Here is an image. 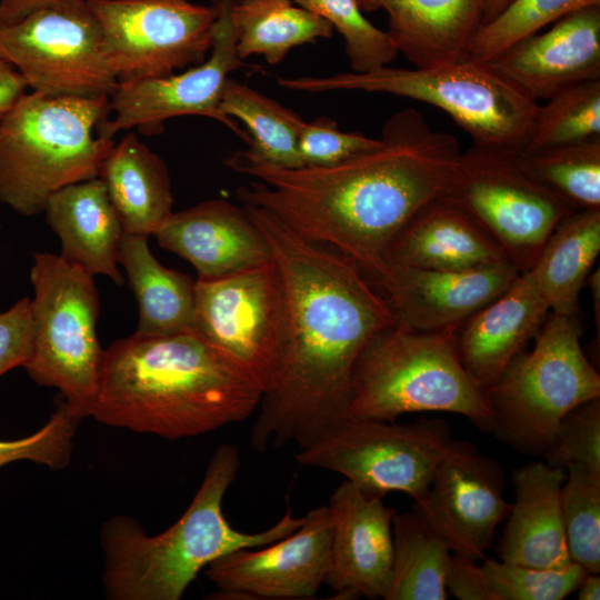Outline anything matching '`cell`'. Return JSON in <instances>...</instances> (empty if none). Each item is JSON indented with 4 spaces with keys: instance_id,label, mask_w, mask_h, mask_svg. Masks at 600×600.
<instances>
[{
    "instance_id": "1",
    "label": "cell",
    "mask_w": 600,
    "mask_h": 600,
    "mask_svg": "<svg viewBox=\"0 0 600 600\" xmlns=\"http://www.w3.org/2000/svg\"><path fill=\"white\" fill-rule=\"evenodd\" d=\"M380 139L377 148L330 166L281 168L244 151L226 163L257 179L236 190L242 204L350 257L377 280L400 230L448 192L462 153L454 136L432 129L414 108L393 113Z\"/></svg>"
},
{
    "instance_id": "2",
    "label": "cell",
    "mask_w": 600,
    "mask_h": 600,
    "mask_svg": "<svg viewBox=\"0 0 600 600\" xmlns=\"http://www.w3.org/2000/svg\"><path fill=\"white\" fill-rule=\"evenodd\" d=\"M243 207L270 247L289 311L282 370L261 397L251 444L268 451L294 443L301 450L351 418L354 364L368 342L398 321L353 259Z\"/></svg>"
},
{
    "instance_id": "3",
    "label": "cell",
    "mask_w": 600,
    "mask_h": 600,
    "mask_svg": "<svg viewBox=\"0 0 600 600\" xmlns=\"http://www.w3.org/2000/svg\"><path fill=\"white\" fill-rule=\"evenodd\" d=\"M261 397L262 391L193 329L132 333L104 349L90 417L177 440L246 420Z\"/></svg>"
},
{
    "instance_id": "4",
    "label": "cell",
    "mask_w": 600,
    "mask_h": 600,
    "mask_svg": "<svg viewBox=\"0 0 600 600\" xmlns=\"http://www.w3.org/2000/svg\"><path fill=\"white\" fill-rule=\"evenodd\" d=\"M240 467L232 444L212 454L202 482L182 516L166 531L147 534L129 516L109 519L101 530L102 583L111 600H179L213 560L242 548H260L294 532L303 517L288 508L264 531L246 533L226 519L222 501Z\"/></svg>"
},
{
    "instance_id": "5",
    "label": "cell",
    "mask_w": 600,
    "mask_h": 600,
    "mask_svg": "<svg viewBox=\"0 0 600 600\" xmlns=\"http://www.w3.org/2000/svg\"><path fill=\"white\" fill-rule=\"evenodd\" d=\"M108 97L24 93L0 117V201L24 216L59 189L99 176L113 146L97 133Z\"/></svg>"
},
{
    "instance_id": "6",
    "label": "cell",
    "mask_w": 600,
    "mask_h": 600,
    "mask_svg": "<svg viewBox=\"0 0 600 600\" xmlns=\"http://www.w3.org/2000/svg\"><path fill=\"white\" fill-rule=\"evenodd\" d=\"M457 331H418L397 322L378 332L353 368L351 417L393 422L406 413L440 411L491 432L489 401L461 363Z\"/></svg>"
},
{
    "instance_id": "7",
    "label": "cell",
    "mask_w": 600,
    "mask_h": 600,
    "mask_svg": "<svg viewBox=\"0 0 600 600\" xmlns=\"http://www.w3.org/2000/svg\"><path fill=\"white\" fill-rule=\"evenodd\" d=\"M283 89L323 93L361 91L403 97L447 112L472 139V144L521 152L539 103L488 61L466 57L431 68L390 64L367 72L278 77Z\"/></svg>"
},
{
    "instance_id": "8",
    "label": "cell",
    "mask_w": 600,
    "mask_h": 600,
    "mask_svg": "<svg viewBox=\"0 0 600 600\" xmlns=\"http://www.w3.org/2000/svg\"><path fill=\"white\" fill-rule=\"evenodd\" d=\"M580 318L551 312L532 351L519 353L486 390L497 439L522 454L546 458L561 419L600 397V376L581 347Z\"/></svg>"
},
{
    "instance_id": "9",
    "label": "cell",
    "mask_w": 600,
    "mask_h": 600,
    "mask_svg": "<svg viewBox=\"0 0 600 600\" xmlns=\"http://www.w3.org/2000/svg\"><path fill=\"white\" fill-rule=\"evenodd\" d=\"M30 280L33 347L23 368L37 384L58 389L82 420L92 411L104 351L97 337L100 303L93 276L60 254L39 252Z\"/></svg>"
},
{
    "instance_id": "10",
    "label": "cell",
    "mask_w": 600,
    "mask_h": 600,
    "mask_svg": "<svg viewBox=\"0 0 600 600\" xmlns=\"http://www.w3.org/2000/svg\"><path fill=\"white\" fill-rule=\"evenodd\" d=\"M192 329L262 394L271 390L289 339L287 297L273 260L219 278L197 279Z\"/></svg>"
},
{
    "instance_id": "11",
    "label": "cell",
    "mask_w": 600,
    "mask_h": 600,
    "mask_svg": "<svg viewBox=\"0 0 600 600\" xmlns=\"http://www.w3.org/2000/svg\"><path fill=\"white\" fill-rule=\"evenodd\" d=\"M452 442L441 419L394 423L351 417L296 459L338 472L367 494L382 498L397 491L420 503Z\"/></svg>"
},
{
    "instance_id": "12",
    "label": "cell",
    "mask_w": 600,
    "mask_h": 600,
    "mask_svg": "<svg viewBox=\"0 0 600 600\" xmlns=\"http://www.w3.org/2000/svg\"><path fill=\"white\" fill-rule=\"evenodd\" d=\"M526 272L559 222L577 210L530 176L518 152L472 144L447 192Z\"/></svg>"
},
{
    "instance_id": "13",
    "label": "cell",
    "mask_w": 600,
    "mask_h": 600,
    "mask_svg": "<svg viewBox=\"0 0 600 600\" xmlns=\"http://www.w3.org/2000/svg\"><path fill=\"white\" fill-rule=\"evenodd\" d=\"M104 58L128 82L176 73L204 61L217 9L188 0H86Z\"/></svg>"
},
{
    "instance_id": "14",
    "label": "cell",
    "mask_w": 600,
    "mask_h": 600,
    "mask_svg": "<svg viewBox=\"0 0 600 600\" xmlns=\"http://www.w3.org/2000/svg\"><path fill=\"white\" fill-rule=\"evenodd\" d=\"M0 59L19 72L28 88L48 96L110 98L118 86L88 7L41 8L0 22Z\"/></svg>"
},
{
    "instance_id": "15",
    "label": "cell",
    "mask_w": 600,
    "mask_h": 600,
    "mask_svg": "<svg viewBox=\"0 0 600 600\" xmlns=\"http://www.w3.org/2000/svg\"><path fill=\"white\" fill-rule=\"evenodd\" d=\"M212 1L217 20L209 57L181 73L118 82L109 98L113 117L99 123L100 138L112 140L117 132L132 128L157 133L162 131L163 122L173 117L203 116L221 122L249 143L247 131L220 109L229 74L246 67L237 51V32L230 14L233 0Z\"/></svg>"
},
{
    "instance_id": "16",
    "label": "cell",
    "mask_w": 600,
    "mask_h": 600,
    "mask_svg": "<svg viewBox=\"0 0 600 600\" xmlns=\"http://www.w3.org/2000/svg\"><path fill=\"white\" fill-rule=\"evenodd\" d=\"M331 540L330 509L317 507L291 534L262 549L234 550L209 563L204 573L218 588L213 598H312L327 581Z\"/></svg>"
},
{
    "instance_id": "17",
    "label": "cell",
    "mask_w": 600,
    "mask_h": 600,
    "mask_svg": "<svg viewBox=\"0 0 600 600\" xmlns=\"http://www.w3.org/2000/svg\"><path fill=\"white\" fill-rule=\"evenodd\" d=\"M503 489L498 461L480 454L471 443L453 440L424 499L413 508L453 554L477 561L511 510Z\"/></svg>"
},
{
    "instance_id": "18",
    "label": "cell",
    "mask_w": 600,
    "mask_h": 600,
    "mask_svg": "<svg viewBox=\"0 0 600 600\" xmlns=\"http://www.w3.org/2000/svg\"><path fill=\"white\" fill-rule=\"evenodd\" d=\"M509 260L461 270L387 263L377 279L399 324L418 331L459 327L520 274Z\"/></svg>"
},
{
    "instance_id": "19",
    "label": "cell",
    "mask_w": 600,
    "mask_h": 600,
    "mask_svg": "<svg viewBox=\"0 0 600 600\" xmlns=\"http://www.w3.org/2000/svg\"><path fill=\"white\" fill-rule=\"evenodd\" d=\"M332 518L326 583L336 599H384L393 564V508L350 481L336 488L328 504Z\"/></svg>"
},
{
    "instance_id": "20",
    "label": "cell",
    "mask_w": 600,
    "mask_h": 600,
    "mask_svg": "<svg viewBox=\"0 0 600 600\" xmlns=\"http://www.w3.org/2000/svg\"><path fill=\"white\" fill-rule=\"evenodd\" d=\"M488 62L537 102L600 79V6L562 17L550 30L517 41Z\"/></svg>"
},
{
    "instance_id": "21",
    "label": "cell",
    "mask_w": 600,
    "mask_h": 600,
    "mask_svg": "<svg viewBox=\"0 0 600 600\" xmlns=\"http://www.w3.org/2000/svg\"><path fill=\"white\" fill-rule=\"evenodd\" d=\"M153 237L188 260L198 279H213L271 261L270 247L246 208L223 199L172 212Z\"/></svg>"
},
{
    "instance_id": "22",
    "label": "cell",
    "mask_w": 600,
    "mask_h": 600,
    "mask_svg": "<svg viewBox=\"0 0 600 600\" xmlns=\"http://www.w3.org/2000/svg\"><path fill=\"white\" fill-rule=\"evenodd\" d=\"M549 307L528 272L458 327L461 363L484 392L536 338Z\"/></svg>"
},
{
    "instance_id": "23",
    "label": "cell",
    "mask_w": 600,
    "mask_h": 600,
    "mask_svg": "<svg viewBox=\"0 0 600 600\" xmlns=\"http://www.w3.org/2000/svg\"><path fill=\"white\" fill-rule=\"evenodd\" d=\"M386 260L420 269L461 270L509 259L483 227L446 193L428 202L406 223L391 242Z\"/></svg>"
},
{
    "instance_id": "24",
    "label": "cell",
    "mask_w": 600,
    "mask_h": 600,
    "mask_svg": "<svg viewBox=\"0 0 600 600\" xmlns=\"http://www.w3.org/2000/svg\"><path fill=\"white\" fill-rule=\"evenodd\" d=\"M486 0H357L362 11L383 10L391 43L414 68L468 57L482 24Z\"/></svg>"
},
{
    "instance_id": "25",
    "label": "cell",
    "mask_w": 600,
    "mask_h": 600,
    "mask_svg": "<svg viewBox=\"0 0 600 600\" xmlns=\"http://www.w3.org/2000/svg\"><path fill=\"white\" fill-rule=\"evenodd\" d=\"M564 479V469L546 461H533L512 472L516 500L499 546L502 561L541 569L571 562L561 514Z\"/></svg>"
},
{
    "instance_id": "26",
    "label": "cell",
    "mask_w": 600,
    "mask_h": 600,
    "mask_svg": "<svg viewBox=\"0 0 600 600\" xmlns=\"http://www.w3.org/2000/svg\"><path fill=\"white\" fill-rule=\"evenodd\" d=\"M43 212L60 238L61 258L91 276L102 274L123 284L118 254L124 231L98 177L59 189Z\"/></svg>"
},
{
    "instance_id": "27",
    "label": "cell",
    "mask_w": 600,
    "mask_h": 600,
    "mask_svg": "<svg viewBox=\"0 0 600 600\" xmlns=\"http://www.w3.org/2000/svg\"><path fill=\"white\" fill-rule=\"evenodd\" d=\"M98 178L106 187L124 233L153 236L173 212L166 163L133 133L113 143Z\"/></svg>"
},
{
    "instance_id": "28",
    "label": "cell",
    "mask_w": 600,
    "mask_h": 600,
    "mask_svg": "<svg viewBox=\"0 0 600 600\" xmlns=\"http://www.w3.org/2000/svg\"><path fill=\"white\" fill-rule=\"evenodd\" d=\"M600 252V209L563 218L526 271L551 312L580 318L579 297Z\"/></svg>"
},
{
    "instance_id": "29",
    "label": "cell",
    "mask_w": 600,
    "mask_h": 600,
    "mask_svg": "<svg viewBox=\"0 0 600 600\" xmlns=\"http://www.w3.org/2000/svg\"><path fill=\"white\" fill-rule=\"evenodd\" d=\"M118 262L139 308L134 333L162 336L191 330L196 304V281L163 267L152 254L148 237L123 233Z\"/></svg>"
},
{
    "instance_id": "30",
    "label": "cell",
    "mask_w": 600,
    "mask_h": 600,
    "mask_svg": "<svg viewBox=\"0 0 600 600\" xmlns=\"http://www.w3.org/2000/svg\"><path fill=\"white\" fill-rule=\"evenodd\" d=\"M240 59L261 56L281 62L294 47L331 38L333 27L293 0L233 1L230 10Z\"/></svg>"
},
{
    "instance_id": "31",
    "label": "cell",
    "mask_w": 600,
    "mask_h": 600,
    "mask_svg": "<svg viewBox=\"0 0 600 600\" xmlns=\"http://www.w3.org/2000/svg\"><path fill=\"white\" fill-rule=\"evenodd\" d=\"M393 564L386 600H446L450 548L413 508L392 518Z\"/></svg>"
},
{
    "instance_id": "32",
    "label": "cell",
    "mask_w": 600,
    "mask_h": 600,
    "mask_svg": "<svg viewBox=\"0 0 600 600\" xmlns=\"http://www.w3.org/2000/svg\"><path fill=\"white\" fill-rule=\"evenodd\" d=\"M221 112L244 124L253 159L281 168L301 167L299 129L303 119L276 100L229 78L223 88Z\"/></svg>"
},
{
    "instance_id": "33",
    "label": "cell",
    "mask_w": 600,
    "mask_h": 600,
    "mask_svg": "<svg viewBox=\"0 0 600 600\" xmlns=\"http://www.w3.org/2000/svg\"><path fill=\"white\" fill-rule=\"evenodd\" d=\"M523 169L574 209H600V137L518 152Z\"/></svg>"
},
{
    "instance_id": "34",
    "label": "cell",
    "mask_w": 600,
    "mask_h": 600,
    "mask_svg": "<svg viewBox=\"0 0 600 600\" xmlns=\"http://www.w3.org/2000/svg\"><path fill=\"white\" fill-rule=\"evenodd\" d=\"M600 137V79L569 86L538 110L522 151ZM521 151V152H522Z\"/></svg>"
},
{
    "instance_id": "35",
    "label": "cell",
    "mask_w": 600,
    "mask_h": 600,
    "mask_svg": "<svg viewBox=\"0 0 600 600\" xmlns=\"http://www.w3.org/2000/svg\"><path fill=\"white\" fill-rule=\"evenodd\" d=\"M561 488V514L571 562L600 571V476L569 464Z\"/></svg>"
},
{
    "instance_id": "36",
    "label": "cell",
    "mask_w": 600,
    "mask_h": 600,
    "mask_svg": "<svg viewBox=\"0 0 600 600\" xmlns=\"http://www.w3.org/2000/svg\"><path fill=\"white\" fill-rule=\"evenodd\" d=\"M592 6H600V0H511L498 16L480 26L468 57L489 61L546 26Z\"/></svg>"
},
{
    "instance_id": "37",
    "label": "cell",
    "mask_w": 600,
    "mask_h": 600,
    "mask_svg": "<svg viewBox=\"0 0 600 600\" xmlns=\"http://www.w3.org/2000/svg\"><path fill=\"white\" fill-rule=\"evenodd\" d=\"M329 22L343 38L352 72H367L390 64L398 57L386 31L372 24L357 0H293Z\"/></svg>"
},
{
    "instance_id": "38",
    "label": "cell",
    "mask_w": 600,
    "mask_h": 600,
    "mask_svg": "<svg viewBox=\"0 0 600 600\" xmlns=\"http://www.w3.org/2000/svg\"><path fill=\"white\" fill-rule=\"evenodd\" d=\"M481 567L494 600H561L576 591L588 573L574 562L541 569L486 559Z\"/></svg>"
},
{
    "instance_id": "39",
    "label": "cell",
    "mask_w": 600,
    "mask_h": 600,
    "mask_svg": "<svg viewBox=\"0 0 600 600\" xmlns=\"http://www.w3.org/2000/svg\"><path fill=\"white\" fill-rule=\"evenodd\" d=\"M80 421L62 399L46 424L36 432L14 440H0V468L21 460L53 470L64 468L70 461Z\"/></svg>"
},
{
    "instance_id": "40",
    "label": "cell",
    "mask_w": 600,
    "mask_h": 600,
    "mask_svg": "<svg viewBox=\"0 0 600 600\" xmlns=\"http://www.w3.org/2000/svg\"><path fill=\"white\" fill-rule=\"evenodd\" d=\"M544 460L564 470L577 464L600 476V397L574 407L561 419Z\"/></svg>"
},
{
    "instance_id": "41",
    "label": "cell",
    "mask_w": 600,
    "mask_h": 600,
    "mask_svg": "<svg viewBox=\"0 0 600 600\" xmlns=\"http://www.w3.org/2000/svg\"><path fill=\"white\" fill-rule=\"evenodd\" d=\"M379 138L346 132L329 117L303 121L299 129V154L302 166H330L377 148Z\"/></svg>"
},
{
    "instance_id": "42",
    "label": "cell",
    "mask_w": 600,
    "mask_h": 600,
    "mask_svg": "<svg viewBox=\"0 0 600 600\" xmlns=\"http://www.w3.org/2000/svg\"><path fill=\"white\" fill-rule=\"evenodd\" d=\"M33 347L31 300L23 298L0 312V377L24 367Z\"/></svg>"
},
{
    "instance_id": "43",
    "label": "cell",
    "mask_w": 600,
    "mask_h": 600,
    "mask_svg": "<svg viewBox=\"0 0 600 600\" xmlns=\"http://www.w3.org/2000/svg\"><path fill=\"white\" fill-rule=\"evenodd\" d=\"M447 590L460 600H494L488 578L476 561L451 556L446 577Z\"/></svg>"
},
{
    "instance_id": "44",
    "label": "cell",
    "mask_w": 600,
    "mask_h": 600,
    "mask_svg": "<svg viewBox=\"0 0 600 600\" xmlns=\"http://www.w3.org/2000/svg\"><path fill=\"white\" fill-rule=\"evenodd\" d=\"M87 7L86 0H1L0 22L19 20L41 8L83 10Z\"/></svg>"
},
{
    "instance_id": "45",
    "label": "cell",
    "mask_w": 600,
    "mask_h": 600,
    "mask_svg": "<svg viewBox=\"0 0 600 600\" xmlns=\"http://www.w3.org/2000/svg\"><path fill=\"white\" fill-rule=\"evenodd\" d=\"M27 88L19 72L0 59V117L26 93Z\"/></svg>"
},
{
    "instance_id": "46",
    "label": "cell",
    "mask_w": 600,
    "mask_h": 600,
    "mask_svg": "<svg viewBox=\"0 0 600 600\" xmlns=\"http://www.w3.org/2000/svg\"><path fill=\"white\" fill-rule=\"evenodd\" d=\"M579 600L600 599V578L597 573H587L578 587Z\"/></svg>"
},
{
    "instance_id": "47",
    "label": "cell",
    "mask_w": 600,
    "mask_h": 600,
    "mask_svg": "<svg viewBox=\"0 0 600 600\" xmlns=\"http://www.w3.org/2000/svg\"><path fill=\"white\" fill-rule=\"evenodd\" d=\"M587 282L591 289V293L593 297V303H594V320L597 321V329H598V336H599V329H600V272L599 269H597L596 272L589 274Z\"/></svg>"
},
{
    "instance_id": "48",
    "label": "cell",
    "mask_w": 600,
    "mask_h": 600,
    "mask_svg": "<svg viewBox=\"0 0 600 600\" xmlns=\"http://www.w3.org/2000/svg\"><path fill=\"white\" fill-rule=\"evenodd\" d=\"M510 1L511 0H486L482 23H486L498 16Z\"/></svg>"
},
{
    "instance_id": "49",
    "label": "cell",
    "mask_w": 600,
    "mask_h": 600,
    "mask_svg": "<svg viewBox=\"0 0 600 600\" xmlns=\"http://www.w3.org/2000/svg\"><path fill=\"white\" fill-rule=\"evenodd\" d=\"M233 1L238 2V1H241V0H233Z\"/></svg>"
}]
</instances>
